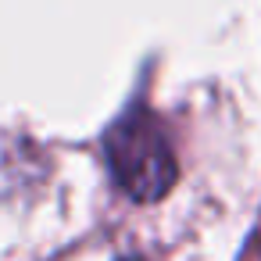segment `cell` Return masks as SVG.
Returning a JSON list of instances; mask_svg holds the SVG:
<instances>
[{"instance_id":"1","label":"cell","mask_w":261,"mask_h":261,"mask_svg":"<svg viewBox=\"0 0 261 261\" xmlns=\"http://www.w3.org/2000/svg\"><path fill=\"white\" fill-rule=\"evenodd\" d=\"M104 150H108V168L115 182L140 204L161 200L179 175L161 118L140 104H133L125 115H118L108 125Z\"/></svg>"},{"instance_id":"2","label":"cell","mask_w":261,"mask_h":261,"mask_svg":"<svg viewBox=\"0 0 261 261\" xmlns=\"http://www.w3.org/2000/svg\"><path fill=\"white\" fill-rule=\"evenodd\" d=\"M122 261H143V257H122Z\"/></svg>"}]
</instances>
